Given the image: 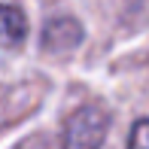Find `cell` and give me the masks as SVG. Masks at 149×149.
Wrapping results in <instances>:
<instances>
[{"instance_id": "1", "label": "cell", "mask_w": 149, "mask_h": 149, "mask_svg": "<svg viewBox=\"0 0 149 149\" xmlns=\"http://www.w3.org/2000/svg\"><path fill=\"white\" fill-rule=\"evenodd\" d=\"M110 128V113L97 104L79 107L64 128V149H100Z\"/></svg>"}, {"instance_id": "2", "label": "cell", "mask_w": 149, "mask_h": 149, "mask_svg": "<svg viewBox=\"0 0 149 149\" xmlns=\"http://www.w3.org/2000/svg\"><path fill=\"white\" fill-rule=\"evenodd\" d=\"M79 40H82V28H79L76 18L61 15V18L46 22V28H43V49L46 52H67Z\"/></svg>"}, {"instance_id": "3", "label": "cell", "mask_w": 149, "mask_h": 149, "mask_svg": "<svg viewBox=\"0 0 149 149\" xmlns=\"http://www.w3.org/2000/svg\"><path fill=\"white\" fill-rule=\"evenodd\" d=\"M28 37V18L18 6H0V43L3 46H22Z\"/></svg>"}, {"instance_id": "4", "label": "cell", "mask_w": 149, "mask_h": 149, "mask_svg": "<svg viewBox=\"0 0 149 149\" xmlns=\"http://www.w3.org/2000/svg\"><path fill=\"white\" fill-rule=\"evenodd\" d=\"M128 149H149V119H137L128 134Z\"/></svg>"}]
</instances>
